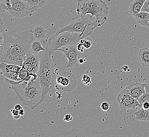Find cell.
<instances>
[{"label": "cell", "mask_w": 149, "mask_h": 137, "mask_svg": "<svg viewBox=\"0 0 149 137\" xmlns=\"http://www.w3.org/2000/svg\"><path fill=\"white\" fill-rule=\"evenodd\" d=\"M34 40L33 30H29L11 35L4 33V42L0 48L1 63L5 62L22 66L23 60L30 52Z\"/></svg>", "instance_id": "6da1fadb"}, {"label": "cell", "mask_w": 149, "mask_h": 137, "mask_svg": "<svg viewBox=\"0 0 149 137\" xmlns=\"http://www.w3.org/2000/svg\"><path fill=\"white\" fill-rule=\"evenodd\" d=\"M40 64L38 73L42 90L41 98L33 109L44 102H50L55 99V84L52 52L49 50L41 51Z\"/></svg>", "instance_id": "7a4b0ae2"}, {"label": "cell", "mask_w": 149, "mask_h": 137, "mask_svg": "<svg viewBox=\"0 0 149 137\" xmlns=\"http://www.w3.org/2000/svg\"><path fill=\"white\" fill-rule=\"evenodd\" d=\"M5 81L11 86L16 94V98L24 105L33 109L39 102L42 95V90L38 78L33 81L23 80L17 81L6 77Z\"/></svg>", "instance_id": "3957f363"}, {"label": "cell", "mask_w": 149, "mask_h": 137, "mask_svg": "<svg viewBox=\"0 0 149 137\" xmlns=\"http://www.w3.org/2000/svg\"><path fill=\"white\" fill-rule=\"evenodd\" d=\"M82 39H85L83 35L78 33L63 32L55 33L48 40V50L52 53H54L64 46H77Z\"/></svg>", "instance_id": "277c9868"}, {"label": "cell", "mask_w": 149, "mask_h": 137, "mask_svg": "<svg viewBox=\"0 0 149 137\" xmlns=\"http://www.w3.org/2000/svg\"><path fill=\"white\" fill-rule=\"evenodd\" d=\"M88 14L91 15V17H95L96 18L93 24L96 28L107 21L109 9L103 0H89Z\"/></svg>", "instance_id": "5b68a950"}, {"label": "cell", "mask_w": 149, "mask_h": 137, "mask_svg": "<svg viewBox=\"0 0 149 137\" xmlns=\"http://www.w3.org/2000/svg\"><path fill=\"white\" fill-rule=\"evenodd\" d=\"M95 29L93 22H92L88 18L85 17H80L66 26L59 29L56 33H60L63 32H74L83 34L84 37L86 38L93 33Z\"/></svg>", "instance_id": "8992f818"}, {"label": "cell", "mask_w": 149, "mask_h": 137, "mask_svg": "<svg viewBox=\"0 0 149 137\" xmlns=\"http://www.w3.org/2000/svg\"><path fill=\"white\" fill-rule=\"evenodd\" d=\"M11 7L8 9V12L12 17L16 18L31 16L33 14L31 6L23 0H11Z\"/></svg>", "instance_id": "52a82bcc"}, {"label": "cell", "mask_w": 149, "mask_h": 137, "mask_svg": "<svg viewBox=\"0 0 149 137\" xmlns=\"http://www.w3.org/2000/svg\"><path fill=\"white\" fill-rule=\"evenodd\" d=\"M117 100L120 110L123 111L131 109L138 108L140 106L139 100L132 97L126 88L118 94Z\"/></svg>", "instance_id": "ba28073f"}, {"label": "cell", "mask_w": 149, "mask_h": 137, "mask_svg": "<svg viewBox=\"0 0 149 137\" xmlns=\"http://www.w3.org/2000/svg\"><path fill=\"white\" fill-rule=\"evenodd\" d=\"M57 51L62 52L65 57L68 60L67 68L74 67L79 64V60L83 53L78 50L77 46H66L59 49Z\"/></svg>", "instance_id": "9c48e42d"}, {"label": "cell", "mask_w": 149, "mask_h": 137, "mask_svg": "<svg viewBox=\"0 0 149 137\" xmlns=\"http://www.w3.org/2000/svg\"><path fill=\"white\" fill-rule=\"evenodd\" d=\"M40 64V53H35L30 52L24 58L22 66L30 72L38 74Z\"/></svg>", "instance_id": "30bf717a"}, {"label": "cell", "mask_w": 149, "mask_h": 137, "mask_svg": "<svg viewBox=\"0 0 149 137\" xmlns=\"http://www.w3.org/2000/svg\"><path fill=\"white\" fill-rule=\"evenodd\" d=\"M21 68V66L14 64H9L5 62H2L0 64L1 73L6 78L17 81H20L19 73Z\"/></svg>", "instance_id": "8fae6325"}, {"label": "cell", "mask_w": 149, "mask_h": 137, "mask_svg": "<svg viewBox=\"0 0 149 137\" xmlns=\"http://www.w3.org/2000/svg\"><path fill=\"white\" fill-rule=\"evenodd\" d=\"M126 89L129 93L137 100H139L140 98L146 92L144 83L135 82L128 86Z\"/></svg>", "instance_id": "7c38bea8"}, {"label": "cell", "mask_w": 149, "mask_h": 137, "mask_svg": "<svg viewBox=\"0 0 149 137\" xmlns=\"http://www.w3.org/2000/svg\"><path fill=\"white\" fill-rule=\"evenodd\" d=\"M48 50L47 39L43 40H33L32 42L30 52L35 53H39L41 51Z\"/></svg>", "instance_id": "4fadbf2b"}, {"label": "cell", "mask_w": 149, "mask_h": 137, "mask_svg": "<svg viewBox=\"0 0 149 137\" xmlns=\"http://www.w3.org/2000/svg\"><path fill=\"white\" fill-rule=\"evenodd\" d=\"M89 0H78L76 12L80 17H85L88 15Z\"/></svg>", "instance_id": "5bb4252c"}, {"label": "cell", "mask_w": 149, "mask_h": 137, "mask_svg": "<svg viewBox=\"0 0 149 137\" xmlns=\"http://www.w3.org/2000/svg\"><path fill=\"white\" fill-rule=\"evenodd\" d=\"M147 0H134L130 4L129 8V13L133 17L138 15L143 8L144 4Z\"/></svg>", "instance_id": "9a60e30c"}, {"label": "cell", "mask_w": 149, "mask_h": 137, "mask_svg": "<svg viewBox=\"0 0 149 137\" xmlns=\"http://www.w3.org/2000/svg\"><path fill=\"white\" fill-rule=\"evenodd\" d=\"M19 76L20 80H23L26 81H33L37 80L38 77V75L37 73H33L29 72L26 68L22 66V68L19 73Z\"/></svg>", "instance_id": "2e32d148"}, {"label": "cell", "mask_w": 149, "mask_h": 137, "mask_svg": "<svg viewBox=\"0 0 149 137\" xmlns=\"http://www.w3.org/2000/svg\"><path fill=\"white\" fill-rule=\"evenodd\" d=\"M138 57L141 66L143 67H149V48L144 47L141 49Z\"/></svg>", "instance_id": "e0dca14e"}, {"label": "cell", "mask_w": 149, "mask_h": 137, "mask_svg": "<svg viewBox=\"0 0 149 137\" xmlns=\"http://www.w3.org/2000/svg\"><path fill=\"white\" fill-rule=\"evenodd\" d=\"M134 17L137 23L149 28V13L141 11L138 15H134Z\"/></svg>", "instance_id": "ac0fdd59"}, {"label": "cell", "mask_w": 149, "mask_h": 137, "mask_svg": "<svg viewBox=\"0 0 149 137\" xmlns=\"http://www.w3.org/2000/svg\"><path fill=\"white\" fill-rule=\"evenodd\" d=\"M34 39L38 40H43L47 39L46 34L48 31L42 26H37L33 30Z\"/></svg>", "instance_id": "d6986e66"}, {"label": "cell", "mask_w": 149, "mask_h": 137, "mask_svg": "<svg viewBox=\"0 0 149 137\" xmlns=\"http://www.w3.org/2000/svg\"><path fill=\"white\" fill-rule=\"evenodd\" d=\"M136 120L139 121H149V108L144 109L142 108H139L134 113Z\"/></svg>", "instance_id": "ffe728a7"}, {"label": "cell", "mask_w": 149, "mask_h": 137, "mask_svg": "<svg viewBox=\"0 0 149 137\" xmlns=\"http://www.w3.org/2000/svg\"><path fill=\"white\" fill-rule=\"evenodd\" d=\"M48 0H26V2L31 6L33 13L42 8Z\"/></svg>", "instance_id": "44dd1931"}, {"label": "cell", "mask_w": 149, "mask_h": 137, "mask_svg": "<svg viewBox=\"0 0 149 137\" xmlns=\"http://www.w3.org/2000/svg\"><path fill=\"white\" fill-rule=\"evenodd\" d=\"M56 82L60 86H66L69 84V79L68 77H64L62 75H58L56 78Z\"/></svg>", "instance_id": "7402d4cb"}, {"label": "cell", "mask_w": 149, "mask_h": 137, "mask_svg": "<svg viewBox=\"0 0 149 137\" xmlns=\"http://www.w3.org/2000/svg\"><path fill=\"white\" fill-rule=\"evenodd\" d=\"M93 44V40H92L91 38L89 37L85 38V42L84 43L83 45L85 49H90Z\"/></svg>", "instance_id": "603a6c76"}, {"label": "cell", "mask_w": 149, "mask_h": 137, "mask_svg": "<svg viewBox=\"0 0 149 137\" xmlns=\"http://www.w3.org/2000/svg\"><path fill=\"white\" fill-rule=\"evenodd\" d=\"M82 82H83L84 84L87 85V86H89L91 84V83H92L91 77L88 74H83V75L82 77Z\"/></svg>", "instance_id": "cb8c5ba5"}, {"label": "cell", "mask_w": 149, "mask_h": 137, "mask_svg": "<svg viewBox=\"0 0 149 137\" xmlns=\"http://www.w3.org/2000/svg\"><path fill=\"white\" fill-rule=\"evenodd\" d=\"M139 101L140 103V105L144 102H149V93L146 92L144 93L139 99Z\"/></svg>", "instance_id": "d4e9b609"}, {"label": "cell", "mask_w": 149, "mask_h": 137, "mask_svg": "<svg viewBox=\"0 0 149 137\" xmlns=\"http://www.w3.org/2000/svg\"><path fill=\"white\" fill-rule=\"evenodd\" d=\"M11 112L12 114V116L13 118L15 119V120H17L19 119L20 117H21V115L19 114V111L15 109H13L11 110Z\"/></svg>", "instance_id": "484cf974"}, {"label": "cell", "mask_w": 149, "mask_h": 137, "mask_svg": "<svg viewBox=\"0 0 149 137\" xmlns=\"http://www.w3.org/2000/svg\"><path fill=\"white\" fill-rule=\"evenodd\" d=\"M110 105L109 103L107 102H103L100 104V108L103 111H107L109 109Z\"/></svg>", "instance_id": "4316f807"}, {"label": "cell", "mask_w": 149, "mask_h": 137, "mask_svg": "<svg viewBox=\"0 0 149 137\" xmlns=\"http://www.w3.org/2000/svg\"><path fill=\"white\" fill-rule=\"evenodd\" d=\"M141 11L146 12L149 13V0H147L144 3L143 8H142Z\"/></svg>", "instance_id": "83f0119b"}, {"label": "cell", "mask_w": 149, "mask_h": 137, "mask_svg": "<svg viewBox=\"0 0 149 137\" xmlns=\"http://www.w3.org/2000/svg\"><path fill=\"white\" fill-rule=\"evenodd\" d=\"M73 119V118L72 116V115L70 114H67L65 116L63 120L66 122H69L71 121Z\"/></svg>", "instance_id": "f1b7e54d"}, {"label": "cell", "mask_w": 149, "mask_h": 137, "mask_svg": "<svg viewBox=\"0 0 149 137\" xmlns=\"http://www.w3.org/2000/svg\"><path fill=\"white\" fill-rule=\"evenodd\" d=\"M77 48L78 50L81 52V53H83L84 51V49H85L84 46L83 44H81V43H78L77 45Z\"/></svg>", "instance_id": "f546056e"}, {"label": "cell", "mask_w": 149, "mask_h": 137, "mask_svg": "<svg viewBox=\"0 0 149 137\" xmlns=\"http://www.w3.org/2000/svg\"><path fill=\"white\" fill-rule=\"evenodd\" d=\"M142 108L144 109H149V102H144L142 104H141L140 106L138 108Z\"/></svg>", "instance_id": "4dcf8cb0"}, {"label": "cell", "mask_w": 149, "mask_h": 137, "mask_svg": "<svg viewBox=\"0 0 149 137\" xmlns=\"http://www.w3.org/2000/svg\"><path fill=\"white\" fill-rule=\"evenodd\" d=\"M15 109H16V110H17L18 111H19L21 109H22V106H21V105H20L19 104H16V105L15 106Z\"/></svg>", "instance_id": "1f68e13d"}, {"label": "cell", "mask_w": 149, "mask_h": 137, "mask_svg": "<svg viewBox=\"0 0 149 137\" xmlns=\"http://www.w3.org/2000/svg\"><path fill=\"white\" fill-rule=\"evenodd\" d=\"M145 89L146 91L149 93V83H145Z\"/></svg>", "instance_id": "d6a6232c"}, {"label": "cell", "mask_w": 149, "mask_h": 137, "mask_svg": "<svg viewBox=\"0 0 149 137\" xmlns=\"http://www.w3.org/2000/svg\"><path fill=\"white\" fill-rule=\"evenodd\" d=\"M19 114L21 116H23L24 114H25V112H24V110H23V109L22 108V109H21L19 111Z\"/></svg>", "instance_id": "836d02e7"}, {"label": "cell", "mask_w": 149, "mask_h": 137, "mask_svg": "<svg viewBox=\"0 0 149 137\" xmlns=\"http://www.w3.org/2000/svg\"><path fill=\"white\" fill-rule=\"evenodd\" d=\"M122 70H123L124 72L127 71L129 70V67L127 66H124L123 67H122Z\"/></svg>", "instance_id": "e575fe53"}, {"label": "cell", "mask_w": 149, "mask_h": 137, "mask_svg": "<svg viewBox=\"0 0 149 137\" xmlns=\"http://www.w3.org/2000/svg\"><path fill=\"white\" fill-rule=\"evenodd\" d=\"M85 61H86V60L84 59L83 58H80L79 60V63H80V64H82V63H83L84 62H85Z\"/></svg>", "instance_id": "d590c367"}, {"label": "cell", "mask_w": 149, "mask_h": 137, "mask_svg": "<svg viewBox=\"0 0 149 137\" xmlns=\"http://www.w3.org/2000/svg\"><path fill=\"white\" fill-rule=\"evenodd\" d=\"M5 0H0V3L1 2H3V1H4Z\"/></svg>", "instance_id": "8d00e7d4"}, {"label": "cell", "mask_w": 149, "mask_h": 137, "mask_svg": "<svg viewBox=\"0 0 149 137\" xmlns=\"http://www.w3.org/2000/svg\"><path fill=\"white\" fill-rule=\"evenodd\" d=\"M23 1H26V0H23Z\"/></svg>", "instance_id": "74e56055"}, {"label": "cell", "mask_w": 149, "mask_h": 137, "mask_svg": "<svg viewBox=\"0 0 149 137\" xmlns=\"http://www.w3.org/2000/svg\"></svg>", "instance_id": "f35d334b"}]
</instances>
